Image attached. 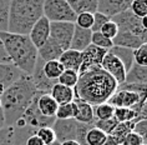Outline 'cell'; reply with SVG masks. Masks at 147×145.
I'll list each match as a JSON object with an SVG mask.
<instances>
[{"instance_id": "6da1fadb", "label": "cell", "mask_w": 147, "mask_h": 145, "mask_svg": "<svg viewBox=\"0 0 147 145\" xmlns=\"http://www.w3.org/2000/svg\"><path fill=\"white\" fill-rule=\"evenodd\" d=\"M117 88L119 84L101 68H97L79 75V81L74 88V93L76 99L96 106L107 103Z\"/></svg>"}, {"instance_id": "7402d4cb", "label": "cell", "mask_w": 147, "mask_h": 145, "mask_svg": "<svg viewBox=\"0 0 147 145\" xmlns=\"http://www.w3.org/2000/svg\"><path fill=\"white\" fill-rule=\"evenodd\" d=\"M76 16L80 14H95L97 12V0H67Z\"/></svg>"}, {"instance_id": "836d02e7", "label": "cell", "mask_w": 147, "mask_h": 145, "mask_svg": "<svg viewBox=\"0 0 147 145\" xmlns=\"http://www.w3.org/2000/svg\"><path fill=\"white\" fill-rule=\"evenodd\" d=\"M35 135L40 138V140L42 141L45 145H50L56 141V136H55V133L53 128H49V126H46V128H40L36 130Z\"/></svg>"}, {"instance_id": "ffe728a7", "label": "cell", "mask_w": 147, "mask_h": 145, "mask_svg": "<svg viewBox=\"0 0 147 145\" xmlns=\"http://www.w3.org/2000/svg\"><path fill=\"white\" fill-rule=\"evenodd\" d=\"M59 61L65 70H72V71L79 73L80 65H81V53L69 49L61 54Z\"/></svg>"}, {"instance_id": "8fae6325", "label": "cell", "mask_w": 147, "mask_h": 145, "mask_svg": "<svg viewBox=\"0 0 147 145\" xmlns=\"http://www.w3.org/2000/svg\"><path fill=\"white\" fill-rule=\"evenodd\" d=\"M132 0H97V13L112 19L130 9Z\"/></svg>"}, {"instance_id": "2e32d148", "label": "cell", "mask_w": 147, "mask_h": 145, "mask_svg": "<svg viewBox=\"0 0 147 145\" xmlns=\"http://www.w3.org/2000/svg\"><path fill=\"white\" fill-rule=\"evenodd\" d=\"M74 101H75L76 108H78V113H76V116L74 120H76L78 123H81V124L94 125V123H95L94 106L76 98L74 99Z\"/></svg>"}, {"instance_id": "277c9868", "label": "cell", "mask_w": 147, "mask_h": 145, "mask_svg": "<svg viewBox=\"0 0 147 145\" xmlns=\"http://www.w3.org/2000/svg\"><path fill=\"white\" fill-rule=\"evenodd\" d=\"M44 0H10L8 33L29 35L32 27L42 18Z\"/></svg>"}, {"instance_id": "e0dca14e", "label": "cell", "mask_w": 147, "mask_h": 145, "mask_svg": "<svg viewBox=\"0 0 147 145\" xmlns=\"http://www.w3.org/2000/svg\"><path fill=\"white\" fill-rule=\"evenodd\" d=\"M62 53H64V51H62L61 48L50 38L41 48H39L38 49L39 58L41 59L44 63L53 61V60H59Z\"/></svg>"}, {"instance_id": "603a6c76", "label": "cell", "mask_w": 147, "mask_h": 145, "mask_svg": "<svg viewBox=\"0 0 147 145\" xmlns=\"http://www.w3.org/2000/svg\"><path fill=\"white\" fill-rule=\"evenodd\" d=\"M126 84H138V85H147V68L134 64L132 68L126 74Z\"/></svg>"}, {"instance_id": "bcb514c9", "label": "cell", "mask_w": 147, "mask_h": 145, "mask_svg": "<svg viewBox=\"0 0 147 145\" xmlns=\"http://www.w3.org/2000/svg\"><path fill=\"white\" fill-rule=\"evenodd\" d=\"M141 25H142V28L145 29V30H147V16H145V18H142L141 19Z\"/></svg>"}, {"instance_id": "c3c4849f", "label": "cell", "mask_w": 147, "mask_h": 145, "mask_svg": "<svg viewBox=\"0 0 147 145\" xmlns=\"http://www.w3.org/2000/svg\"><path fill=\"white\" fill-rule=\"evenodd\" d=\"M50 145H61L59 141H55V143H53V144H50Z\"/></svg>"}, {"instance_id": "d4e9b609", "label": "cell", "mask_w": 147, "mask_h": 145, "mask_svg": "<svg viewBox=\"0 0 147 145\" xmlns=\"http://www.w3.org/2000/svg\"><path fill=\"white\" fill-rule=\"evenodd\" d=\"M76 113H78V108H76L75 101L64 104V105H59L55 119L57 120H70V119H75Z\"/></svg>"}, {"instance_id": "60d3db41", "label": "cell", "mask_w": 147, "mask_h": 145, "mask_svg": "<svg viewBox=\"0 0 147 145\" xmlns=\"http://www.w3.org/2000/svg\"><path fill=\"white\" fill-rule=\"evenodd\" d=\"M121 145H143V143H142L141 138H140L135 131H132L122 140Z\"/></svg>"}, {"instance_id": "4316f807", "label": "cell", "mask_w": 147, "mask_h": 145, "mask_svg": "<svg viewBox=\"0 0 147 145\" xmlns=\"http://www.w3.org/2000/svg\"><path fill=\"white\" fill-rule=\"evenodd\" d=\"M113 113H115V108L112 105H110L109 103H104V104H100V105L94 106L95 121L111 119V118H113Z\"/></svg>"}, {"instance_id": "d6986e66", "label": "cell", "mask_w": 147, "mask_h": 145, "mask_svg": "<svg viewBox=\"0 0 147 145\" xmlns=\"http://www.w3.org/2000/svg\"><path fill=\"white\" fill-rule=\"evenodd\" d=\"M38 109L40 114L45 118H55L57 110V103L51 98L50 94H40L38 96V101H36Z\"/></svg>"}, {"instance_id": "74e56055", "label": "cell", "mask_w": 147, "mask_h": 145, "mask_svg": "<svg viewBox=\"0 0 147 145\" xmlns=\"http://www.w3.org/2000/svg\"><path fill=\"white\" fill-rule=\"evenodd\" d=\"M100 33L105 36V38H107L110 40H113V39L116 38L117 33H119V28H117V25L113 23L112 20H109L107 23H106L104 27L101 28Z\"/></svg>"}, {"instance_id": "ac0fdd59", "label": "cell", "mask_w": 147, "mask_h": 145, "mask_svg": "<svg viewBox=\"0 0 147 145\" xmlns=\"http://www.w3.org/2000/svg\"><path fill=\"white\" fill-rule=\"evenodd\" d=\"M50 95L57 103V105H64V104L72 103L74 99H75V93H74L72 88L65 86V85H61L59 83H56L53 86Z\"/></svg>"}, {"instance_id": "1f68e13d", "label": "cell", "mask_w": 147, "mask_h": 145, "mask_svg": "<svg viewBox=\"0 0 147 145\" xmlns=\"http://www.w3.org/2000/svg\"><path fill=\"white\" fill-rule=\"evenodd\" d=\"M117 124H119V123H117L116 119L111 118V119H107V120H96L94 123V126L97 128L98 130H101L106 135H111Z\"/></svg>"}, {"instance_id": "52a82bcc", "label": "cell", "mask_w": 147, "mask_h": 145, "mask_svg": "<svg viewBox=\"0 0 147 145\" xmlns=\"http://www.w3.org/2000/svg\"><path fill=\"white\" fill-rule=\"evenodd\" d=\"M75 30V24L72 23H50V39L66 51L70 49V44Z\"/></svg>"}, {"instance_id": "f6af8a7d", "label": "cell", "mask_w": 147, "mask_h": 145, "mask_svg": "<svg viewBox=\"0 0 147 145\" xmlns=\"http://www.w3.org/2000/svg\"><path fill=\"white\" fill-rule=\"evenodd\" d=\"M5 119H4V114H3V110L0 109V130L5 128Z\"/></svg>"}, {"instance_id": "d6a6232c", "label": "cell", "mask_w": 147, "mask_h": 145, "mask_svg": "<svg viewBox=\"0 0 147 145\" xmlns=\"http://www.w3.org/2000/svg\"><path fill=\"white\" fill-rule=\"evenodd\" d=\"M91 44L95 45V46H97V48H100V49L107 50V51L113 46L112 40L105 38L100 31L98 33H92V36H91Z\"/></svg>"}, {"instance_id": "7c38bea8", "label": "cell", "mask_w": 147, "mask_h": 145, "mask_svg": "<svg viewBox=\"0 0 147 145\" xmlns=\"http://www.w3.org/2000/svg\"><path fill=\"white\" fill-rule=\"evenodd\" d=\"M29 39L36 49L41 48L50 38V21L45 16L40 18L29 33Z\"/></svg>"}, {"instance_id": "f35d334b", "label": "cell", "mask_w": 147, "mask_h": 145, "mask_svg": "<svg viewBox=\"0 0 147 145\" xmlns=\"http://www.w3.org/2000/svg\"><path fill=\"white\" fill-rule=\"evenodd\" d=\"M134 131L142 139L143 145H147V119L136 121Z\"/></svg>"}, {"instance_id": "d590c367", "label": "cell", "mask_w": 147, "mask_h": 145, "mask_svg": "<svg viewBox=\"0 0 147 145\" xmlns=\"http://www.w3.org/2000/svg\"><path fill=\"white\" fill-rule=\"evenodd\" d=\"M134 60L135 64L147 68V44H142L134 51Z\"/></svg>"}, {"instance_id": "681fc988", "label": "cell", "mask_w": 147, "mask_h": 145, "mask_svg": "<svg viewBox=\"0 0 147 145\" xmlns=\"http://www.w3.org/2000/svg\"><path fill=\"white\" fill-rule=\"evenodd\" d=\"M0 109H1V101H0Z\"/></svg>"}, {"instance_id": "e575fe53", "label": "cell", "mask_w": 147, "mask_h": 145, "mask_svg": "<svg viewBox=\"0 0 147 145\" xmlns=\"http://www.w3.org/2000/svg\"><path fill=\"white\" fill-rule=\"evenodd\" d=\"M130 10L136 18L142 19V18L147 16V1H143V0H132Z\"/></svg>"}, {"instance_id": "ee69618b", "label": "cell", "mask_w": 147, "mask_h": 145, "mask_svg": "<svg viewBox=\"0 0 147 145\" xmlns=\"http://www.w3.org/2000/svg\"><path fill=\"white\" fill-rule=\"evenodd\" d=\"M101 145H120V144H119V141H117L113 136L107 135V136H106V139H105V141Z\"/></svg>"}, {"instance_id": "4fadbf2b", "label": "cell", "mask_w": 147, "mask_h": 145, "mask_svg": "<svg viewBox=\"0 0 147 145\" xmlns=\"http://www.w3.org/2000/svg\"><path fill=\"white\" fill-rule=\"evenodd\" d=\"M42 65H44V61L40 58H38V61H36L34 71H32V74L30 76H31L32 84H34L36 91H38L39 94H50L51 89H53V86L56 83H55V81L49 80L45 75H44Z\"/></svg>"}, {"instance_id": "44dd1931", "label": "cell", "mask_w": 147, "mask_h": 145, "mask_svg": "<svg viewBox=\"0 0 147 145\" xmlns=\"http://www.w3.org/2000/svg\"><path fill=\"white\" fill-rule=\"evenodd\" d=\"M134 51L135 50L127 49V48H121V46H115L113 45L111 49L109 50V53L112 54L113 57H116L121 63H122L123 68H125V70H126V74H127V71L132 68V65L135 64Z\"/></svg>"}, {"instance_id": "484cf974", "label": "cell", "mask_w": 147, "mask_h": 145, "mask_svg": "<svg viewBox=\"0 0 147 145\" xmlns=\"http://www.w3.org/2000/svg\"><path fill=\"white\" fill-rule=\"evenodd\" d=\"M135 128V123L134 121H127V123H119L116 125V128L113 129V131L111 134V136H113L115 139L119 141V144L121 145L122 140L126 138L128 134L134 131Z\"/></svg>"}, {"instance_id": "83f0119b", "label": "cell", "mask_w": 147, "mask_h": 145, "mask_svg": "<svg viewBox=\"0 0 147 145\" xmlns=\"http://www.w3.org/2000/svg\"><path fill=\"white\" fill-rule=\"evenodd\" d=\"M113 118L117 123H127V121H136L137 119V113L130 108H115Z\"/></svg>"}, {"instance_id": "ab89813d", "label": "cell", "mask_w": 147, "mask_h": 145, "mask_svg": "<svg viewBox=\"0 0 147 145\" xmlns=\"http://www.w3.org/2000/svg\"><path fill=\"white\" fill-rule=\"evenodd\" d=\"M109 20H111V19H109L107 16H105V15H102V14L96 12L94 14V25H92V28H91V31L92 33H98L101 30V28L104 27Z\"/></svg>"}, {"instance_id": "7bdbcfd3", "label": "cell", "mask_w": 147, "mask_h": 145, "mask_svg": "<svg viewBox=\"0 0 147 145\" xmlns=\"http://www.w3.org/2000/svg\"><path fill=\"white\" fill-rule=\"evenodd\" d=\"M24 145H45L42 143L41 140H40V138H38L34 134V135H31V136H29L26 140H25V144Z\"/></svg>"}, {"instance_id": "f546056e", "label": "cell", "mask_w": 147, "mask_h": 145, "mask_svg": "<svg viewBox=\"0 0 147 145\" xmlns=\"http://www.w3.org/2000/svg\"><path fill=\"white\" fill-rule=\"evenodd\" d=\"M10 0H0V33H8Z\"/></svg>"}, {"instance_id": "5bb4252c", "label": "cell", "mask_w": 147, "mask_h": 145, "mask_svg": "<svg viewBox=\"0 0 147 145\" xmlns=\"http://www.w3.org/2000/svg\"><path fill=\"white\" fill-rule=\"evenodd\" d=\"M23 75H26V74L20 71L13 64H0V88L5 90Z\"/></svg>"}, {"instance_id": "30bf717a", "label": "cell", "mask_w": 147, "mask_h": 145, "mask_svg": "<svg viewBox=\"0 0 147 145\" xmlns=\"http://www.w3.org/2000/svg\"><path fill=\"white\" fill-rule=\"evenodd\" d=\"M101 69L107 73L119 85L125 83V79H126V70H125L122 63L116 57H113L112 54H110L109 51H107V54L105 55L104 60L101 63Z\"/></svg>"}, {"instance_id": "b9f144b4", "label": "cell", "mask_w": 147, "mask_h": 145, "mask_svg": "<svg viewBox=\"0 0 147 145\" xmlns=\"http://www.w3.org/2000/svg\"><path fill=\"white\" fill-rule=\"evenodd\" d=\"M0 64H11L10 58H9L8 53H6V50L4 48V44H3L1 39H0Z\"/></svg>"}, {"instance_id": "5b68a950", "label": "cell", "mask_w": 147, "mask_h": 145, "mask_svg": "<svg viewBox=\"0 0 147 145\" xmlns=\"http://www.w3.org/2000/svg\"><path fill=\"white\" fill-rule=\"evenodd\" d=\"M147 100V85L138 84H121L117 90L109 99V104L113 108H130L140 113Z\"/></svg>"}, {"instance_id": "8992f818", "label": "cell", "mask_w": 147, "mask_h": 145, "mask_svg": "<svg viewBox=\"0 0 147 145\" xmlns=\"http://www.w3.org/2000/svg\"><path fill=\"white\" fill-rule=\"evenodd\" d=\"M42 15L50 23H72L76 21V14L72 12L67 0H44Z\"/></svg>"}, {"instance_id": "3957f363", "label": "cell", "mask_w": 147, "mask_h": 145, "mask_svg": "<svg viewBox=\"0 0 147 145\" xmlns=\"http://www.w3.org/2000/svg\"><path fill=\"white\" fill-rule=\"evenodd\" d=\"M4 48L10 61L20 71L30 76L38 61V49L34 46L28 35H16L10 33H0Z\"/></svg>"}, {"instance_id": "7a4b0ae2", "label": "cell", "mask_w": 147, "mask_h": 145, "mask_svg": "<svg viewBox=\"0 0 147 145\" xmlns=\"http://www.w3.org/2000/svg\"><path fill=\"white\" fill-rule=\"evenodd\" d=\"M36 94L38 91L32 84L31 76L29 75H23L13 85L5 89L0 96V101L6 126H13L18 119L23 116Z\"/></svg>"}, {"instance_id": "cb8c5ba5", "label": "cell", "mask_w": 147, "mask_h": 145, "mask_svg": "<svg viewBox=\"0 0 147 145\" xmlns=\"http://www.w3.org/2000/svg\"><path fill=\"white\" fill-rule=\"evenodd\" d=\"M64 66L60 64L59 60H53V61H47L44 63L42 65V73L47 79L51 81H55L57 83V79L60 78V75L64 71Z\"/></svg>"}, {"instance_id": "9c48e42d", "label": "cell", "mask_w": 147, "mask_h": 145, "mask_svg": "<svg viewBox=\"0 0 147 145\" xmlns=\"http://www.w3.org/2000/svg\"><path fill=\"white\" fill-rule=\"evenodd\" d=\"M78 125L79 123L74 119H70V120H57L56 119L51 126L55 133V136H56V141H59L60 144L70 140L75 141Z\"/></svg>"}, {"instance_id": "f1b7e54d", "label": "cell", "mask_w": 147, "mask_h": 145, "mask_svg": "<svg viewBox=\"0 0 147 145\" xmlns=\"http://www.w3.org/2000/svg\"><path fill=\"white\" fill-rule=\"evenodd\" d=\"M79 81V73L72 71V70H64L62 74L60 75V78L57 79V83L61 85H65V86L69 88H75L76 84Z\"/></svg>"}, {"instance_id": "8d00e7d4", "label": "cell", "mask_w": 147, "mask_h": 145, "mask_svg": "<svg viewBox=\"0 0 147 145\" xmlns=\"http://www.w3.org/2000/svg\"><path fill=\"white\" fill-rule=\"evenodd\" d=\"M75 25L81 29H87L91 30L94 25V14H80L76 16Z\"/></svg>"}, {"instance_id": "7dc6e473", "label": "cell", "mask_w": 147, "mask_h": 145, "mask_svg": "<svg viewBox=\"0 0 147 145\" xmlns=\"http://www.w3.org/2000/svg\"><path fill=\"white\" fill-rule=\"evenodd\" d=\"M61 145H79L76 141H74V140H70V141H65V143H62Z\"/></svg>"}, {"instance_id": "9a60e30c", "label": "cell", "mask_w": 147, "mask_h": 145, "mask_svg": "<svg viewBox=\"0 0 147 145\" xmlns=\"http://www.w3.org/2000/svg\"><path fill=\"white\" fill-rule=\"evenodd\" d=\"M91 36H92V31L91 30L81 29L75 25V30H74L70 49L79 51V53H82L86 48H89L91 45Z\"/></svg>"}, {"instance_id": "ba28073f", "label": "cell", "mask_w": 147, "mask_h": 145, "mask_svg": "<svg viewBox=\"0 0 147 145\" xmlns=\"http://www.w3.org/2000/svg\"><path fill=\"white\" fill-rule=\"evenodd\" d=\"M106 54H107V50L100 49L92 44L89 48H86L81 53V65H80L79 75L89 71V70L101 68V63Z\"/></svg>"}, {"instance_id": "4dcf8cb0", "label": "cell", "mask_w": 147, "mask_h": 145, "mask_svg": "<svg viewBox=\"0 0 147 145\" xmlns=\"http://www.w3.org/2000/svg\"><path fill=\"white\" fill-rule=\"evenodd\" d=\"M106 134H104L97 128H90V130L86 134V144L87 145H101L106 139Z\"/></svg>"}]
</instances>
